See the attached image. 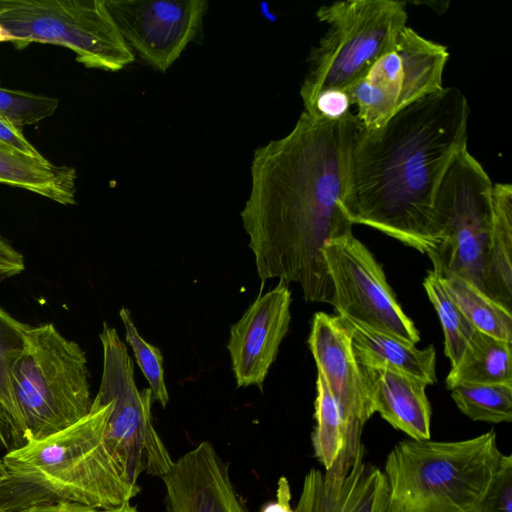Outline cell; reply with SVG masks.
<instances>
[{
    "label": "cell",
    "mask_w": 512,
    "mask_h": 512,
    "mask_svg": "<svg viewBox=\"0 0 512 512\" xmlns=\"http://www.w3.org/2000/svg\"><path fill=\"white\" fill-rule=\"evenodd\" d=\"M362 128L355 113H301L292 130L254 150L240 212L262 283H297L307 302L332 304L322 248L352 233L342 208L349 160Z\"/></svg>",
    "instance_id": "obj_1"
},
{
    "label": "cell",
    "mask_w": 512,
    "mask_h": 512,
    "mask_svg": "<svg viewBox=\"0 0 512 512\" xmlns=\"http://www.w3.org/2000/svg\"><path fill=\"white\" fill-rule=\"evenodd\" d=\"M470 108L455 87H443L382 125L360 129L349 160L342 208L348 220L376 229L422 254L439 242L433 205L454 156L467 147Z\"/></svg>",
    "instance_id": "obj_2"
},
{
    "label": "cell",
    "mask_w": 512,
    "mask_h": 512,
    "mask_svg": "<svg viewBox=\"0 0 512 512\" xmlns=\"http://www.w3.org/2000/svg\"><path fill=\"white\" fill-rule=\"evenodd\" d=\"M111 407L96 394L90 412L75 424L5 453L10 477L0 485V507L21 512L76 503L105 510L135 497L140 487L127 480L105 442Z\"/></svg>",
    "instance_id": "obj_3"
},
{
    "label": "cell",
    "mask_w": 512,
    "mask_h": 512,
    "mask_svg": "<svg viewBox=\"0 0 512 512\" xmlns=\"http://www.w3.org/2000/svg\"><path fill=\"white\" fill-rule=\"evenodd\" d=\"M501 456L493 430L465 440L400 441L385 460L382 512H482Z\"/></svg>",
    "instance_id": "obj_4"
},
{
    "label": "cell",
    "mask_w": 512,
    "mask_h": 512,
    "mask_svg": "<svg viewBox=\"0 0 512 512\" xmlns=\"http://www.w3.org/2000/svg\"><path fill=\"white\" fill-rule=\"evenodd\" d=\"M316 17L327 29L308 54L300 86L309 114L321 93L360 81L393 48L408 19L406 3L396 0L336 1L320 6Z\"/></svg>",
    "instance_id": "obj_5"
},
{
    "label": "cell",
    "mask_w": 512,
    "mask_h": 512,
    "mask_svg": "<svg viewBox=\"0 0 512 512\" xmlns=\"http://www.w3.org/2000/svg\"><path fill=\"white\" fill-rule=\"evenodd\" d=\"M11 377L30 439L57 433L90 412L93 400L85 352L52 323L29 329Z\"/></svg>",
    "instance_id": "obj_6"
},
{
    "label": "cell",
    "mask_w": 512,
    "mask_h": 512,
    "mask_svg": "<svg viewBox=\"0 0 512 512\" xmlns=\"http://www.w3.org/2000/svg\"><path fill=\"white\" fill-rule=\"evenodd\" d=\"M493 183L468 151L460 150L437 188L433 230L439 242L428 255L439 277H458L487 295L486 249L492 210Z\"/></svg>",
    "instance_id": "obj_7"
},
{
    "label": "cell",
    "mask_w": 512,
    "mask_h": 512,
    "mask_svg": "<svg viewBox=\"0 0 512 512\" xmlns=\"http://www.w3.org/2000/svg\"><path fill=\"white\" fill-rule=\"evenodd\" d=\"M0 25L18 49L60 45L87 68L116 72L135 60L105 0H0Z\"/></svg>",
    "instance_id": "obj_8"
},
{
    "label": "cell",
    "mask_w": 512,
    "mask_h": 512,
    "mask_svg": "<svg viewBox=\"0 0 512 512\" xmlns=\"http://www.w3.org/2000/svg\"><path fill=\"white\" fill-rule=\"evenodd\" d=\"M99 338L103 370L97 395L112 403L107 448L130 483L137 484L143 472L162 477L174 461L152 423V391L138 390L132 359L116 330L104 322Z\"/></svg>",
    "instance_id": "obj_9"
},
{
    "label": "cell",
    "mask_w": 512,
    "mask_h": 512,
    "mask_svg": "<svg viewBox=\"0 0 512 512\" xmlns=\"http://www.w3.org/2000/svg\"><path fill=\"white\" fill-rule=\"evenodd\" d=\"M448 59L446 46L404 27L393 48L345 91L361 126L376 128L413 102L442 89Z\"/></svg>",
    "instance_id": "obj_10"
},
{
    "label": "cell",
    "mask_w": 512,
    "mask_h": 512,
    "mask_svg": "<svg viewBox=\"0 0 512 512\" xmlns=\"http://www.w3.org/2000/svg\"><path fill=\"white\" fill-rule=\"evenodd\" d=\"M322 253L333 288L331 305L339 317L411 344L420 341L382 266L353 233L327 241Z\"/></svg>",
    "instance_id": "obj_11"
},
{
    "label": "cell",
    "mask_w": 512,
    "mask_h": 512,
    "mask_svg": "<svg viewBox=\"0 0 512 512\" xmlns=\"http://www.w3.org/2000/svg\"><path fill=\"white\" fill-rule=\"evenodd\" d=\"M123 39L153 69L165 72L195 38L205 0H105Z\"/></svg>",
    "instance_id": "obj_12"
},
{
    "label": "cell",
    "mask_w": 512,
    "mask_h": 512,
    "mask_svg": "<svg viewBox=\"0 0 512 512\" xmlns=\"http://www.w3.org/2000/svg\"><path fill=\"white\" fill-rule=\"evenodd\" d=\"M308 345L317 373L323 377L339 409L348 448L356 453L364 447L362 431L374 410L350 330L338 315L317 312Z\"/></svg>",
    "instance_id": "obj_13"
},
{
    "label": "cell",
    "mask_w": 512,
    "mask_h": 512,
    "mask_svg": "<svg viewBox=\"0 0 512 512\" xmlns=\"http://www.w3.org/2000/svg\"><path fill=\"white\" fill-rule=\"evenodd\" d=\"M291 291L283 281L260 295L230 329L227 345L237 387L263 385L291 320Z\"/></svg>",
    "instance_id": "obj_14"
},
{
    "label": "cell",
    "mask_w": 512,
    "mask_h": 512,
    "mask_svg": "<svg viewBox=\"0 0 512 512\" xmlns=\"http://www.w3.org/2000/svg\"><path fill=\"white\" fill-rule=\"evenodd\" d=\"M161 478L167 512H250L232 484L228 464L208 441L174 461Z\"/></svg>",
    "instance_id": "obj_15"
},
{
    "label": "cell",
    "mask_w": 512,
    "mask_h": 512,
    "mask_svg": "<svg viewBox=\"0 0 512 512\" xmlns=\"http://www.w3.org/2000/svg\"><path fill=\"white\" fill-rule=\"evenodd\" d=\"M365 449L351 464L312 468L304 477L294 512H382L387 482L383 471L366 462Z\"/></svg>",
    "instance_id": "obj_16"
},
{
    "label": "cell",
    "mask_w": 512,
    "mask_h": 512,
    "mask_svg": "<svg viewBox=\"0 0 512 512\" xmlns=\"http://www.w3.org/2000/svg\"><path fill=\"white\" fill-rule=\"evenodd\" d=\"M362 366L374 413L413 440L431 439V405L422 380L393 370Z\"/></svg>",
    "instance_id": "obj_17"
},
{
    "label": "cell",
    "mask_w": 512,
    "mask_h": 512,
    "mask_svg": "<svg viewBox=\"0 0 512 512\" xmlns=\"http://www.w3.org/2000/svg\"><path fill=\"white\" fill-rule=\"evenodd\" d=\"M341 319L350 330L353 349L361 365L403 373L427 385L435 383L436 351L433 345L419 349L397 337Z\"/></svg>",
    "instance_id": "obj_18"
},
{
    "label": "cell",
    "mask_w": 512,
    "mask_h": 512,
    "mask_svg": "<svg viewBox=\"0 0 512 512\" xmlns=\"http://www.w3.org/2000/svg\"><path fill=\"white\" fill-rule=\"evenodd\" d=\"M487 295L511 310L512 304V186L496 183L486 249Z\"/></svg>",
    "instance_id": "obj_19"
},
{
    "label": "cell",
    "mask_w": 512,
    "mask_h": 512,
    "mask_svg": "<svg viewBox=\"0 0 512 512\" xmlns=\"http://www.w3.org/2000/svg\"><path fill=\"white\" fill-rule=\"evenodd\" d=\"M76 170L36 159L0 142V183L26 189L62 205L76 203Z\"/></svg>",
    "instance_id": "obj_20"
},
{
    "label": "cell",
    "mask_w": 512,
    "mask_h": 512,
    "mask_svg": "<svg viewBox=\"0 0 512 512\" xmlns=\"http://www.w3.org/2000/svg\"><path fill=\"white\" fill-rule=\"evenodd\" d=\"M30 328L0 307V451L6 453L30 440L11 377L13 363L25 347Z\"/></svg>",
    "instance_id": "obj_21"
},
{
    "label": "cell",
    "mask_w": 512,
    "mask_h": 512,
    "mask_svg": "<svg viewBox=\"0 0 512 512\" xmlns=\"http://www.w3.org/2000/svg\"><path fill=\"white\" fill-rule=\"evenodd\" d=\"M512 343L475 330L458 363L451 367L446 386L512 384Z\"/></svg>",
    "instance_id": "obj_22"
},
{
    "label": "cell",
    "mask_w": 512,
    "mask_h": 512,
    "mask_svg": "<svg viewBox=\"0 0 512 512\" xmlns=\"http://www.w3.org/2000/svg\"><path fill=\"white\" fill-rule=\"evenodd\" d=\"M446 292L476 329L512 343V314L477 287L458 277H440Z\"/></svg>",
    "instance_id": "obj_23"
},
{
    "label": "cell",
    "mask_w": 512,
    "mask_h": 512,
    "mask_svg": "<svg viewBox=\"0 0 512 512\" xmlns=\"http://www.w3.org/2000/svg\"><path fill=\"white\" fill-rule=\"evenodd\" d=\"M451 397L473 421H512V384H460L451 389Z\"/></svg>",
    "instance_id": "obj_24"
},
{
    "label": "cell",
    "mask_w": 512,
    "mask_h": 512,
    "mask_svg": "<svg viewBox=\"0 0 512 512\" xmlns=\"http://www.w3.org/2000/svg\"><path fill=\"white\" fill-rule=\"evenodd\" d=\"M423 287L442 325L444 353L453 367L460 360L476 329L452 301L434 271L427 273Z\"/></svg>",
    "instance_id": "obj_25"
},
{
    "label": "cell",
    "mask_w": 512,
    "mask_h": 512,
    "mask_svg": "<svg viewBox=\"0 0 512 512\" xmlns=\"http://www.w3.org/2000/svg\"><path fill=\"white\" fill-rule=\"evenodd\" d=\"M119 315L125 327L126 341L133 349L137 364L150 385L153 399L165 408L169 395L164 379L162 353L141 337L127 308H121Z\"/></svg>",
    "instance_id": "obj_26"
},
{
    "label": "cell",
    "mask_w": 512,
    "mask_h": 512,
    "mask_svg": "<svg viewBox=\"0 0 512 512\" xmlns=\"http://www.w3.org/2000/svg\"><path fill=\"white\" fill-rule=\"evenodd\" d=\"M58 103L52 97L0 87V117L20 129L52 116Z\"/></svg>",
    "instance_id": "obj_27"
},
{
    "label": "cell",
    "mask_w": 512,
    "mask_h": 512,
    "mask_svg": "<svg viewBox=\"0 0 512 512\" xmlns=\"http://www.w3.org/2000/svg\"><path fill=\"white\" fill-rule=\"evenodd\" d=\"M482 512H512V456L502 454L485 495Z\"/></svg>",
    "instance_id": "obj_28"
},
{
    "label": "cell",
    "mask_w": 512,
    "mask_h": 512,
    "mask_svg": "<svg viewBox=\"0 0 512 512\" xmlns=\"http://www.w3.org/2000/svg\"><path fill=\"white\" fill-rule=\"evenodd\" d=\"M351 102L345 91L330 90L321 93L314 105V114L326 118H339L350 111Z\"/></svg>",
    "instance_id": "obj_29"
},
{
    "label": "cell",
    "mask_w": 512,
    "mask_h": 512,
    "mask_svg": "<svg viewBox=\"0 0 512 512\" xmlns=\"http://www.w3.org/2000/svg\"><path fill=\"white\" fill-rule=\"evenodd\" d=\"M24 270L23 255L0 236V279L16 276Z\"/></svg>",
    "instance_id": "obj_30"
},
{
    "label": "cell",
    "mask_w": 512,
    "mask_h": 512,
    "mask_svg": "<svg viewBox=\"0 0 512 512\" xmlns=\"http://www.w3.org/2000/svg\"><path fill=\"white\" fill-rule=\"evenodd\" d=\"M277 500L266 504L262 512H294L291 508V491L286 477H281L278 481Z\"/></svg>",
    "instance_id": "obj_31"
},
{
    "label": "cell",
    "mask_w": 512,
    "mask_h": 512,
    "mask_svg": "<svg viewBox=\"0 0 512 512\" xmlns=\"http://www.w3.org/2000/svg\"><path fill=\"white\" fill-rule=\"evenodd\" d=\"M100 509L76 503H58L52 505L36 506L21 512H99Z\"/></svg>",
    "instance_id": "obj_32"
},
{
    "label": "cell",
    "mask_w": 512,
    "mask_h": 512,
    "mask_svg": "<svg viewBox=\"0 0 512 512\" xmlns=\"http://www.w3.org/2000/svg\"><path fill=\"white\" fill-rule=\"evenodd\" d=\"M99 512H138V510L127 501L111 509L99 510Z\"/></svg>",
    "instance_id": "obj_33"
},
{
    "label": "cell",
    "mask_w": 512,
    "mask_h": 512,
    "mask_svg": "<svg viewBox=\"0 0 512 512\" xmlns=\"http://www.w3.org/2000/svg\"><path fill=\"white\" fill-rule=\"evenodd\" d=\"M10 477V473L3 459H0V485L5 483Z\"/></svg>",
    "instance_id": "obj_34"
},
{
    "label": "cell",
    "mask_w": 512,
    "mask_h": 512,
    "mask_svg": "<svg viewBox=\"0 0 512 512\" xmlns=\"http://www.w3.org/2000/svg\"><path fill=\"white\" fill-rule=\"evenodd\" d=\"M13 42L14 37L2 26L0 25V42Z\"/></svg>",
    "instance_id": "obj_35"
},
{
    "label": "cell",
    "mask_w": 512,
    "mask_h": 512,
    "mask_svg": "<svg viewBox=\"0 0 512 512\" xmlns=\"http://www.w3.org/2000/svg\"><path fill=\"white\" fill-rule=\"evenodd\" d=\"M0 512H7L3 508L0 507Z\"/></svg>",
    "instance_id": "obj_36"
}]
</instances>
